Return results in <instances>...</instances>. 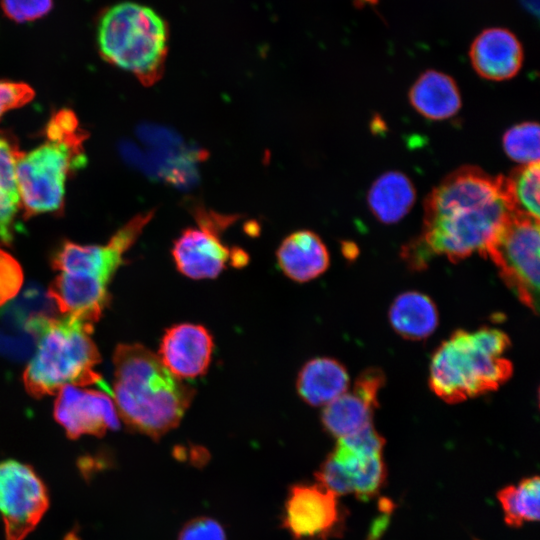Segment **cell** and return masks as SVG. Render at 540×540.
Here are the masks:
<instances>
[{
  "instance_id": "1",
  "label": "cell",
  "mask_w": 540,
  "mask_h": 540,
  "mask_svg": "<svg viewBox=\"0 0 540 540\" xmlns=\"http://www.w3.org/2000/svg\"><path fill=\"white\" fill-rule=\"evenodd\" d=\"M503 176L476 166L450 173L426 197L420 236L403 251L412 268H425L433 256L452 262L474 253L482 256L512 214Z\"/></svg>"
},
{
  "instance_id": "2",
  "label": "cell",
  "mask_w": 540,
  "mask_h": 540,
  "mask_svg": "<svg viewBox=\"0 0 540 540\" xmlns=\"http://www.w3.org/2000/svg\"><path fill=\"white\" fill-rule=\"evenodd\" d=\"M113 401L134 431L158 439L178 426L195 390L141 344H119L113 354Z\"/></svg>"
},
{
  "instance_id": "3",
  "label": "cell",
  "mask_w": 540,
  "mask_h": 540,
  "mask_svg": "<svg viewBox=\"0 0 540 540\" xmlns=\"http://www.w3.org/2000/svg\"><path fill=\"white\" fill-rule=\"evenodd\" d=\"M509 347L507 334L496 328L454 332L432 356L430 388L447 403L496 390L513 372L505 357Z\"/></svg>"
},
{
  "instance_id": "4",
  "label": "cell",
  "mask_w": 540,
  "mask_h": 540,
  "mask_svg": "<svg viewBox=\"0 0 540 540\" xmlns=\"http://www.w3.org/2000/svg\"><path fill=\"white\" fill-rule=\"evenodd\" d=\"M92 330L93 325L69 316L45 322L23 373L24 386L31 396L55 395L67 385H99L111 394L95 371L100 354L91 338Z\"/></svg>"
},
{
  "instance_id": "5",
  "label": "cell",
  "mask_w": 540,
  "mask_h": 540,
  "mask_svg": "<svg viewBox=\"0 0 540 540\" xmlns=\"http://www.w3.org/2000/svg\"><path fill=\"white\" fill-rule=\"evenodd\" d=\"M97 42L103 59L151 86L163 76L168 53V27L153 9L122 2L102 13Z\"/></svg>"
},
{
  "instance_id": "6",
  "label": "cell",
  "mask_w": 540,
  "mask_h": 540,
  "mask_svg": "<svg viewBox=\"0 0 540 540\" xmlns=\"http://www.w3.org/2000/svg\"><path fill=\"white\" fill-rule=\"evenodd\" d=\"M76 128L74 115L61 111L48 126L49 140L21 154L16 166L17 183L28 214L53 212L62 206L69 170L84 164Z\"/></svg>"
},
{
  "instance_id": "7",
  "label": "cell",
  "mask_w": 540,
  "mask_h": 540,
  "mask_svg": "<svg viewBox=\"0 0 540 540\" xmlns=\"http://www.w3.org/2000/svg\"><path fill=\"white\" fill-rule=\"evenodd\" d=\"M539 221L512 213L483 256L489 257L508 288L528 308H539Z\"/></svg>"
},
{
  "instance_id": "8",
  "label": "cell",
  "mask_w": 540,
  "mask_h": 540,
  "mask_svg": "<svg viewBox=\"0 0 540 540\" xmlns=\"http://www.w3.org/2000/svg\"><path fill=\"white\" fill-rule=\"evenodd\" d=\"M197 226L184 229L174 241L171 254L177 270L191 279L216 278L226 267L232 252L222 241L221 233L237 219L203 206L194 209Z\"/></svg>"
},
{
  "instance_id": "9",
  "label": "cell",
  "mask_w": 540,
  "mask_h": 540,
  "mask_svg": "<svg viewBox=\"0 0 540 540\" xmlns=\"http://www.w3.org/2000/svg\"><path fill=\"white\" fill-rule=\"evenodd\" d=\"M49 507L43 480L27 464L0 462V516L5 540H23L32 532Z\"/></svg>"
},
{
  "instance_id": "10",
  "label": "cell",
  "mask_w": 540,
  "mask_h": 540,
  "mask_svg": "<svg viewBox=\"0 0 540 540\" xmlns=\"http://www.w3.org/2000/svg\"><path fill=\"white\" fill-rule=\"evenodd\" d=\"M155 210L135 215L105 245H79L65 242L53 256L52 265L61 273L89 279L108 288L123 263V255L135 243Z\"/></svg>"
},
{
  "instance_id": "11",
  "label": "cell",
  "mask_w": 540,
  "mask_h": 540,
  "mask_svg": "<svg viewBox=\"0 0 540 540\" xmlns=\"http://www.w3.org/2000/svg\"><path fill=\"white\" fill-rule=\"evenodd\" d=\"M54 418L67 436H103L119 427L115 403L108 392L67 385L58 393L54 403Z\"/></svg>"
},
{
  "instance_id": "12",
  "label": "cell",
  "mask_w": 540,
  "mask_h": 540,
  "mask_svg": "<svg viewBox=\"0 0 540 540\" xmlns=\"http://www.w3.org/2000/svg\"><path fill=\"white\" fill-rule=\"evenodd\" d=\"M337 495L322 484L295 485L285 504L284 526L296 539L324 538L340 524Z\"/></svg>"
},
{
  "instance_id": "13",
  "label": "cell",
  "mask_w": 540,
  "mask_h": 540,
  "mask_svg": "<svg viewBox=\"0 0 540 540\" xmlns=\"http://www.w3.org/2000/svg\"><path fill=\"white\" fill-rule=\"evenodd\" d=\"M383 384L384 375L379 369L362 372L351 390L348 388L325 405L321 416L324 428L339 439L372 425Z\"/></svg>"
},
{
  "instance_id": "14",
  "label": "cell",
  "mask_w": 540,
  "mask_h": 540,
  "mask_svg": "<svg viewBox=\"0 0 540 540\" xmlns=\"http://www.w3.org/2000/svg\"><path fill=\"white\" fill-rule=\"evenodd\" d=\"M213 348V337L204 326L181 323L165 331L158 357L176 377L195 378L207 371Z\"/></svg>"
},
{
  "instance_id": "15",
  "label": "cell",
  "mask_w": 540,
  "mask_h": 540,
  "mask_svg": "<svg viewBox=\"0 0 540 540\" xmlns=\"http://www.w3.org/2000/svg\"><path fill=\"white\" fill-rule=\"evenodd\" d=\"M469 58L475 72L482 78L503 81L520 71L524 51L518 37L509 29L491 27L482 30L469 48Z\"/></svg>"
},
{
  "instance_id": "16",
  "label": "cell",
  "mask_w": 540,
  "mask_h": 540,
  "mask_svg": "<svg viewBox=\"0 0 540 540\" xmlns=\"http://www.w3.org/2000/svg\"><path fill=\"white\" fill-rule=\"evenodd\" d=\"M276 258L279 268L291 280L311 281L329 267V252L321 238L310 230H298L283 239Z\"/></svg>"
},
{
  "instance_id": "17",
  "label": "cell",
  "mask_w": 540,
  "mask_h": 540,
  "mask_svg": "<svg viewBox=\"0 0 540 540\" xmlns=\"http://www.w3.org/2000/svg\"><path fill=\"white\" fill-rule=\"evenodd\" d=\"M381 454L354 448L338 439L328 459L346 480L350 493H355L361 499H367L379 491L386 477Z\"/></svg>"
},
{
  "instance_id": "18",
  "label": "cell",
  "mask_w": 540,
  "mask_h": 540,
  "mask_svg": "<svg viewBox=\"0 0 540 540\" xmlns=\"http://www.w3.org/2000/svg\"><path fill=\"white\" fill-rule=\"evenodd\" d=\"M409 101L418 113L432 120L450 118L461 108L457 83L436 70H427L418 77L409 91Z\"/></svg>"
},
{
  "instance_id": "19",
  "label": "cell",
  "mask_w": 540,
  "mask_h": 540,
  "mask_svg": "<svg viewBox=\"0 0 540 540\" xmlns=\"http://www.w3.org/2000/svg\"><path fill=\"white\" fill-rule=\"evenodd\" d=\"M349 387V375L338 361L319 357L300 370L296 388L299 396L312 406H325Z\"/></svg>"
},
{
  "instance_id": "20",
  "label": "cell",
  "mask_w": 540,
  "mask_h": 540,
  "mask_svg": "<svg viewBox=\"0 0 540 540\" xmlns=\"http://www.w3.org/2000/svg\"><path fill=\"white\" fill-rule=\"evenodd\" d=\"M415 199L413 183L399 171L380 175L367 194V203L372 214L385 224L400 221L410 211Z\"/></svg>"
},
{
  "instance_id": "21",
  "label": "cell",
  "mask_w": 540,
  "mask_h": 540,
  "mask_svg": "<svg viewBox=\"0 0 540 540\" xmlns=\"http://www.w3.org/2000/svg\"><path fill=\"white\" fill-rule=\"evenodd\" d=\"M394 330L410 340H422L434 332L438 313L434 302L425 294L409 291L400 294L389 310Z\"/></svg>"
},
{
  "instance_id": "22",
  "label": "cell",
  "mask_w": 540,
  "mask_h": 540,
  "mask_svg": "<svg viewBox=\"0 0 540 540\" xmlns=\"http://www.w3.org/2000/svg\"><path fill=\"white\" fill-rule=\"evenodd\" d=\"M21 153L6 138L0 136V239H12V222L21 202L16 166Z\"/></svg>"
},
{
  "instance_id": "23",
  "label": "cell",
  "mask_w": 540,
  "mask_h": 540,
  "mask_svg": "<svg viewBox=\"0 0 540 540\" xmlns=\"http://www.w3.org/2000/svg\"><path fill=\"white\" fill-rule=\"evenodd\" d=\"M539 162L521 165L503 176L506 196L513 213L539 221Z\"/></svg>"
},
{
  "instance_id": "24",
  "label": "cell",
  "mask_w": 540,
  "mask_h": 540,
  "mask_svg": "<svg viewBox=\"0 0 540 540\" xmlns=\"http://www.w3.org/2000/svg\"><path fill=\"white\" fill-rule=\"evenodd\" d=\"M539 477H529L518 485H510L498 493V499L508 525L518 527L524 522L539 519Z\"/></svg>"
},
{
  "instance_id": "25",
  "label": "cell",
  "mask_w": 540,
  "mask_h": 540,
  "mask_svg": "<svg viewBox=\"0 0 540 540\" xmlns=\"http://www.w3.org/2000/svg\"><path fill=\"white\" fill-rule=\"evenodd\" d=\"M503 148L509 158L521 165L539 162V125L524 122L508 129Z\"/></svg>"
},
{
  "instance_id": "26",
  "label": "cell",
  "mask_w": 540,
  "mask_h": 540,
  "mask_svg": "<svg viewBox=\"0 0 540 540\" xmlns=\"http://www.w3.org/2000/svg\"><path fill=\"white\" fill-rule=\"evenodd\" d=\"M23 284V272L18 261L0 249V307L18 295Z\"/></svg>"
},
{
  "instance_id": "27",
  "label": "cell",
  "mask_w": 540,
  "mask_h": 540,
  "mask_svg": "<svg viewBox=\"0 0 540 540\" xmlns=\"http://www.w3.org/2000/svg\"><path fill=\"white\" fill-rule=\"evenodd\" d=\"M0 3L4 14L17 23L39 19L53 6V0H1Z\"/></svg>"
},
{
  "instance_id": "28",
  "label": "cell",
  "mask_w": 540,
  "mask_h": 540,
  "mask_svg": "<svg viewBox=\"0 0 540 540\" xmlns=\"http://www.w3.org/2000/svg\"><path fill=\"white\" fill-rule=\"evenodd\" d=\"M178 540H226V536L217 521L208 517H199L182 528Z\"/></svg>"
},
{
  "instance_id": "29",
  "label": "cell",
  "mask_w": 540,
  "mask_h": 540,
  "mask_svg": "<svg viewBox=\"0 0 540 540\" xmlns=\"http://www.w3.org/2000/svg\"><path fill=\"white\" fill-rule=\"evenodd\" d=\"M34 91L24 83L0 80V117L7 111L29 102Z\"/></svg>"
},
{
  "instance_id": "30",
  "label": "cell",
  "mask_w": 540,
  "mask_h": 540,
  "mask_svg": "<svg viewBox=\"0 0 540 540\" xmlns=\"http://www.w3.org/2000/svg\"><path fill=\"white\" fill-rule=\"evenodd\" d=\"M364 2H368V3H376L378 0H363Z\"/></svg>"
}]
</instances>
